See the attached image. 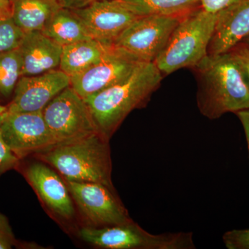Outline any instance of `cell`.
I'll return each mask as SVG.
<instances>
[{
    "instance_id": "6da1fadb",
    "label": "cell",
    "mask_w": 249,
    "mask_h": 249,
    "mask_svg": "<svg viewBox=\"0 0 249 249\" xmlns=\"http://www.w3.org/2000/svg\"><path fill=\"white\" fill-rule=\"evenodd\" d=\"M193 69L197 76V106L205 117L214 120L249 109L248 78L233 51L207 55Z\"/></svg>"
},
{
    "instance_id": "7a4b0ae2",
    "label": "cell",
    "mask_w": 249,
    "mask_h": 249,
    "mask_svg": "<svg viewBox=\"0 0 249 249\" xmlns=\"http://www.w3.org/2000/svg\"><path fill=\"white\" fill-rule=\"evenodd\" d=\"M162 78L154 62H142L125 79L84 98L98 132L109 140L129 113L150 99Z\"/></svg>"
},
{
    "instance_id": "3957f363",
    "label": "cell",
    "mask_w": 249,
    "mask_h": 249,
    "mask_svg": "<svg viewBox=\"0 0 249 249\" xmlns=\"http://www.w3.org/2000/svg\"><path fill=\"white\" fill-rule=\"evenodd\" d=\"M109 140L94 132L71 142L55 144L40 152V158L67 180L101 183L114 189Z\"/></svg>"
},
{
    "instance_id": "277c9868",
    "label": "cell",
    "mask_w": 249,
    "mask_h": 249,
    "mask_svg": "<svg viewBox=\"0 0 249 249\" xmlns=\"http://www.w3.org/2000/svg\"><path fill=\"white\" fill-rule=\"evenodd\" d=\"M215 21L216 14L201 7L183 16L154 62L162 74L198 65L208 55Z\"/></svg>"
},
{
    "instance_id": "5b68a950",
    "label": "cell",
    "mask_w": 249,
    "mask_h": 249,
    "mask_svg": "<svg viewBox=\"0 0 249 249\" xmlns=\"http://www.w3.org/2000/svg\"><path fill=\"white\" fill-rule=\"evenodd\" d=\"M82 240L107 249H195L192 232L150 233L132 222L121 225L83 227L79 231Z\"/></svg>"
},
{
    "instance_id": "8992f818",
    "label": "cell",
    "mask_w": 249,
    "mask_h": 249,
    "mask_svg": "<svg viewBox=\"0 0 249 249\" xmlns=\"http://www.w3.org/2000/svg\"><path fill=\"white\" fill-rule=\"evenodd\" d=\"M42 114L56 144L98 132L84 98L71 86L52 100Z\"/></svg>"
},
{
    "instance_id": "52a82bcc",
    "label": "cell",
    "mask_w": 249,
    "mask_h": 249,
    "mask_svg": "<svg viewBox=\"0 0 249 249\" xmlns=\"http://www.w3.org/2000/svg\"><path fill=\"white\" fill-rule=\"evenodd\" d=\"M183 17L141 16L118 36L113 45L142 61L154 62Z\"/></svg>"
},
{
    "instance_id": "ba28073f",
    "label": "cell",
    "mask_w": 249,
    "mask_h": 249,
    "mask_svg": "<svg viewBox=\"0 0 249 249\" xmlns=\"http://www.w3.org/2000/svg\"><path fill=\"white\" fill-rule=\"evenodd\" d=\"M72 198L83 214L96 227L121 225L132 222L114 189L96 182L66 179Z\"/></svg>"
},
{
    "instance_id": "9c48e42d",
    "label": "cell",
    "mask_w": 249,
    "mask_h": 249,
    "mask_svg": "<svg viewBox=\"0 0 249 249\" xmlns=\"http://www.w3.org/2000/svg\"><path fill=\"white\" fill-rule=\"evenodd\" d=\"M6 145L18 158L40 153L56 144L44 119L42 111L9 113L0 126Z\"/></svg>"
},
{
    "instance_id": "30bf717a",
    "label": "cell",
    "mask_w": 249,
    "mask_h": 249,
    "mask_svg": "<svg viewBox=\"0 0 249 249\" xmlns=\"http://www.w3.org/2000/svg\"><path fill=\"white\" fill-rule=\"evenodd\" d=\"M142 62H146L113 45L99 62L71 77L70 86L82 98H86L125 79Z\"/></svg>"
},
{
    "instance_id": "8fae6325",
    "label": "cell",
    "mask_w": 249,
    "mask_h": 249,
    "mask_svg": "<svg viewBox=\"0 0 249 249\" xmlns=\"http://www.w3.org/2000/svg\"><path fill=\"white\" fill-rule=\"evenodd\" d=\"M90 37L113 44L129 24L139 16L119 0H98L83 9L73 10Z\"/></svg>"
},
{
    "instance_id": "7c38bea8",
    "label": "cell",
    "mask_w": 249,
    "mask_h": 249,
    "mask_svg": "<svg viewBox=\"0 0 249 249\" xmlns=\"http://www.w3.org/2000/svg\"><path fill=\"white\" fill-rule=\"evenodd\" d=\"M70 84V77L60 69L37 76H21L15 88L14 98L7 107V111L19 113L42 111L52 100Z\"/></svg>"
},
{
    "instance_id": "4fadbf2b",
    "label": "cell",
    "mask_w": 249,
    "mask_h": 249,
    "mask_svg": "<svg viewBox=\"0 0 249 249\" xmlns=\"http://www.w3.org/2000/svg\"><path fill=\"white\" fill-rule=\"evenodd\" d=\"M249 36V0H237L216 14L208 55L227 53Z\"/></svg>"
},
{
    "instance_id": "5bb4252c",
    "label": "cell",
    "mask_w": 249,
    "mask_h": 249,
    "mask_svg": "<svg viewBox=\"0 0 249 249\" xmlns=\"http://www.w3.org/2000/svg\"><path fill=\"white\" fill-rule=\"evenodd\" d=\"M25 176L51 211L65 219L73 217L75 209L70 191L54 170L44 163H33L25 170Z\"/></svg>"
},
{
    "instance_id": "9a60e30c",
    "label": "cell",
    "mask_w": 249,
    "mask_h": 249,
    "mask_svg": "<svg viewBox=\"0 0 249 249\" xmlns=\"http://www.w3.org/2000/svg\"><path fill=\"white\" fill-rule=\"evenodd\" d=\"M19 49L22 59V76L42 74L60 65L62 46L41 31L24 33Z\"/></svg>"
},
{
    "instance_id": "2e32d148",
    "label": "cell",
    "mask_w": 249,
    "mask_h": 249,
    "mask_svg": "<svg viewBox=\"0 0 249 249\" xmlns=\"http://www.w3.org/2000/svg\"><path fill=\"white\" fill-rule=\"evenodd\" d=\"M112 45L90 38L62 47L59 69L70 78L76 76L104 58Z\"/></svg>"
},
{
    "instance_id": "e0dca14e",
    "label": "cell",
    "mask_w": 249,
    "mask_h": 249,
    "mask_svg": "<svg viewBox=\"0 0 249 249\" xmlns=\"http://www.w3.org/2000/svg\"><path fill=\"white\" fill-rule=\"evenodd\" d=\"M11 17L24 33L42 31L61 6L58 0H10Z\"/></svg>"
},
{
    "instance_id": "ac0fdd59",
    "label": "cell",
    "mask_w": 249,
    "mask_h": 249,
    "mask_svg": "<svg viewBox=\"0 0 249 249\" xmlns=\"http://www.w3.org/2000/svg\"><path fill=\"white\" fill-rule=\"evenodd\" d=\"M41 31L62 47L91 38L78 16L65 8L59 9Z\"/></svg>"
},
{
    "instance_id": "d6986e66",
    "label": "cell",
    "mask_w": 249,
    "mask_h": 249,
    "mask_svg": "<svg viewBox=\"0 0 249 249\" xmlns=\"http://www.w3.org/2000/svg\"><path fill=\"white\" fill-rule=\"evenodd\" d=\"M139 16H182L200 7V0H119Z\"/></svg>"
},
{
    "instance_id": "ffe728a7",
    "label": "cell",
    "mask_w": 249,
    "mask_h": 249,
    "mask_svg": "<svg viewBox=\"0 0 249 249\" xmlns=\"http://www.w3.org/2000/svg\"><path fill=\"white\" fill-rule=\"evenodd\" d=\"M22 59L19 47L0 54V93L8 98L22 76Z\"/></svg>"
},
{
    "instance_id": "44dd1931",
    "label": "cell",
    "mask_w": 249,
    "mask_h": 249,
    "mask_svg": "<svg viewBox=\"0 0 249 249\" xmlns=\"http://www.w3.org/2000/svg\"><path fill=\"white\" fill-rule=\"evenodd\" d=\"M24 36L11 16L0 18V54L18 48Z\"/></svg>"
},
{
    "instance_id": "7402d4cb",
    "label": "cell",
    "mask_w": 249,
    "mask_h": 249,
    "mask_svg": "<svg viewBox=\"0 0 249 249\" xmlns=\"http://www.w3.org/2000/svg\"><path fill=\"white\" fill-rule=\"evenodd\" d=\"M222 240L228 249H249V229L229 231Z\"/></svg>"
},
{
    "instance_id": "603a6c76",
    "label": "cell",
    "mask_w": 249,
    "mask_h": 249,
    "mask_svg": "<svg viewBox=\"0 0 249 249\" xmlns=\"http://www.w3.org/2000/svg\"><path fill=\"white\" fill-rule=\"evenodd\" d=\"M19 161V159L6 145L0 131V177L16 168Z\"/></svg>"
},
{
    "instance_id": "cb8c5ba5",
    "label": "cell",
    "mask_w": 249,
    "mask_h": 249,
    "mask_svg": "<svg viewBox=\"0 0 249 249\" xmlns=\"http://www.w3.org/2000/svg\"><path fill=\"white\" fill-rule=\"evenodd\" d=\"M17 243L9 219L0 213V249H12Z\"/></svg>"
},
{
    "instance_id": "d4e9b609",
    "label": "cell",
    "mask_w": 249,
    "mask_h": 249,
    "mask_svg": "<svg viewBox=\"0 0 249 249\" xmlns=\"http://www.w3.org/2000/svg\"><path fill=\"white\" fill-rule=\"evenodd\" d=\"M237 0H200V7L207 12L217 14Z\"/></svg>"
},
{
    "instance_id": "484cf974",
    "label": "cell",
    "mask_w": 249,
    "mask_h": 249,
    "mask_svg": "<svg viewBox=\"0 0 249 249\" xmlns=\"http://www.w3.org/2000/svg\"><path fill=\"white\" fill-rule=\"evenodd\" d=\"M232 50L235 52L237 56L240 59V62H242L247 73L249 83V49L245 45L239 44Z\"/></svg>"
},
{
    "instance_id": "4316f807",
    "label": "cell",
    "mask_w": 249,
    "mask_h": 249,
    "mask_svg": "<svg viewBox=\"0 0 249 249\" xmlns=\"http://www.w3.org/2000/svg\"><path fill=\"white\" fill-rule=\"evenodd\" d=\"M62 8L71 10H78L87 7L98 0H58Z\"/></svg>"
},
{
    "instance_id": "83f0119b",
    "label": "cell",
    "mask_w": 249,
    "mask_h": 249,
    "mask_svg": "<svg viewBox=\"0 0 249 249\" xmlns=\"http://www.w3.org/2000/svg\"><path fill=\"white\" fill-rule=\"evenodd\" d=\"M236 115L240 121L245 131L246 139H247V144L249 151V109H245L235 113Z\"/></svg>"
},
{
    "instance_id": "f1b7e54d",
    "label": "cell",
    "mask_w": 249,
    "mask_h": 249,
    "mask_svg": "<svg viewBox=\"0 0 249 249\" xmlns=\"http://www.w3.org/2000/svg\"><path fill=\"white\" fill-rule=\"evenodd\" d=\"M11 16L10 0H0V18Z\"/></svg>"
},
{
    "instance_id": "f546056e",
    "label": "cell",
    "mask_w": 249,
    "mask_h": 249,
    "mask_svg": "<svg viewBox=\"0 0 249 249\" xmlns=\"http://www.w3.org/2000/svg\"><path fill=\"white\" fill-rule=\"evenodd\" d=\"M240 44L245 45L246 47H247V48L249 49V36H247L246 38L244 39L243 41H242Z\"/></svg>"
},
{
    "instance_id": "4dcf8cb0",
    "label": "cell",
    "mask_w": 249,
    "mask_h": 249,
    "mask_svg": "<svg viewBox=\"0 0 249 249\" xmlns=\"http://www.w3.org/2000/svg\"><path fill=\"white\" fill-rule=\"evenodd\" d=\"M6 114H7V111L5 113H0V126L2 124L3 121H4L5 117H6Z\"/></svg>"
},
{
    "instance_id": "1f68e13d",
    "label": "cell",
    "mask_w": 249,
    "mask_h": 249,
    "mask_svg": "<svg viewBox=\"0 0 249 249\" xmlns=\"http://www.w3.org/2000/svg\"><path fill=\"white\" fill-rule=\"evenodd\" d=\"M6 111H7V107H4V106L0 105V113H5Z\"/></svg>"
}]
</instances>
